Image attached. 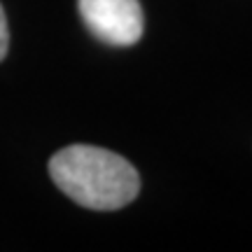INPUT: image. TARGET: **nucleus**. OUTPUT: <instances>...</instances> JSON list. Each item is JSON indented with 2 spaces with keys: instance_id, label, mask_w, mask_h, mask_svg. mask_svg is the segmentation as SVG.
Returning a JSON list of instances; mask_svg holds the SVG:
<instances>
[{
  "instance_id": "nucleus-3",
  "label": "nucleus",
  "mask_w": 252,
  "mask_h": 252,
  "mask_svg": "<svg viewBox=\"0 0 252 252\" xmlns=\"http://www.w3.org/2000/svg\"><path fill=\"white\" fill-rule=\"evenodd\" d=\"M7 47H9V28H7V19H5V9L0 5V61L7 56Z\"/></svg>"
},
{
  "instance_id": "nucleus-2",
  "label": "nucleus",
  "mask_w": 252,
  "mask_h": 252,
  "mask_svg": "<svg viewBox=\"0 0 252 252\" xmlns=\"http://www.w3.org/2000/svg\"><path fill=\"white\" fill-rule=\"evenodd\" d=\"M80 17L94 37L112 47L135 45L145 31L138 0H77Z\"/></svg>"
},
{
  "instance_id": "nucleus-1",
  "label": "nucleus",
  "mask_w": 252,
  "mask_h": 252,
  "mask_svg": "<svg viewBox=\"0 0 252 252\" xmlns=\"http://www.w3.org/2000/svg\"><path fill=\"white\" fill-rule=\"evenodd\" d=\"M49 175L65 196L89 210H119L140 191L133 163L94 145L59 150L49 159Z\"/></svg>"
}]
</instances>
